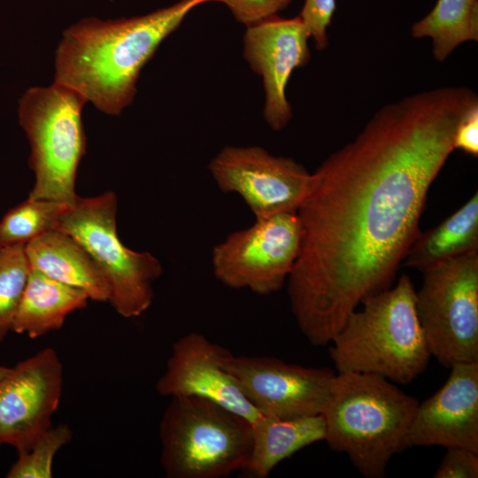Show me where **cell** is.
I'll return each mask as SVG.
<instances>
[{
    "label": "cell",
    "mask_w": 478,
    "mask_h": 478,
    "mask_svg": "<svg viewBox=\"0 0 478 478\" xmlns=\"http://www.w3.org/2000/svg\"><path fill=\"white\" fill-rule=\"evenodd\" d=\"M476 105L466 87L387 104L312 173L287 280L291 312L311 344L330 343L358 305L391 287L456 128Z\"/></svg>",
    "instance_id": "1"
},
{
    "label": "cell",
    "mask_w": 478,
    "mask_h": 478,
    "mask_svg": "<svg viewBox=\"0 0 478 478\" xmlns=\"http://www.w3.org/2000/svg\"><path fill=\"white\" fill-rule=\"evenodd\" d=\"M216 0H181L150 13L117 19L83 18L63 33L54 81L99 111L119 115L136 93L141 70L159 44L196 7Z\"/></svg>",
    "instance_id": "2"
},
{
    "label": "cell",
    "mask_w": 478,
    "mask_h": 478,
    "mask_svg": "<svg viewBox=\"0 0 478 478\" xmlns=\"http://www.w3.org/2000/svg\"><path fill=\"white\" fill-rule=\"evenodd\" d=\"M419 401L396 383L372 374L335 376L322 412L329 448L348 456L366 478H382L392 457L408 448Z\"/></svg>",
    "instance_id": "3"
},
{
    "label": "cell",
    "mask_w": 478,
    "mask_h": 478,
    "mask_svg": "<svg viewBox=\"0 0 478 478\" xmlns=\"http://www.w3.org/2000/svg\"><path fill=\"white\" fill-rule=\"evenodd\" d=\"M415 288L402 274L351 312L331 341L337 373L355 372L408 384L428 367L431 354L415 309Z\"/></svg>",
    "instance_id": "4"
},
{
    "label": "cell",
    "mask_w": 478,
    "mask_h": 478,
    "mask_svg": "<svg viewBox=\"0 0 478 478\" xmlns=\"http://www.w3.org/2000/svg\"><path fill=\"white\" fill-rule=\"evenodd\" d=\"M161 465L168 478H224L250 461L251 422L212 401L173 397L160 425Z\"/></svg>",
    "instance_id": "5"
},
{
    "label": "cell",
    "mask_w": 478,
    "mask_h": 478,
    "mask_svg": "<svg viewBox=\"0 0 478 478\" xmlns=\"http://www.w3.org/2000/svg\"><path fill=\"white\" fill-rule=\"evenodd\" d=\"M87 100L53 82L28 89L19 101V121L30 144L29 166L35 181L32 199L73 204L76 173L86 150L81 112Z\"/></svg>",
    "instance_id": "6"
},
{
    "label": "cell",
    "mask_w": 478,
    "mask_h": 478,
    "mask_svg": "<svg viewBox=\"0 0 478 478\" xmlns=\"http://www.w3.org/2000/svg\"><path fill=\"white\" fill-rule=\"evenodd\" d=\"M118 199L112 191L81 197L62 213L57 229L75 239L96 260L111 285L109 303L124 318L142 315L152 304L153 282L163 267L150 252L126 247L117 233Z\"/></svg>",
    "instance_id": "7"
},
{
    "label": "cell",
    "mask_w": 478,
    "mask_h": 478,
    "mask_svg": "<svg viewBox=\"0 0 478 478\" xmlns=\"http://www.w3.org/2000/svg\"><path fill=\"white\" fill-rule=\"evenodd\" d=\"M422 273L415 309L431 357L447 368L478 361V251Z\"/></svg>",
    "instance_id": "8"
},
{
    "label": "cell",
    "mask_w": 478,
    "mask_h": 478,
    "mask_svg": "<svg viewBox=\"0 0 478 478\" xmlns=\"http://www.w3.org/2000/svg\"><path fill=\"white\" fill-rule=\"evenodd\" d=\"M301 242L302 227L297 212L255 219L251 226L230 233L213 247V274L230 289L271 295L287 281Z\"/></svg>",
    "instance_id": "9"
},
{
    "label": "cell",
    "mask_w": 478,
    "mask_h": 478,
    "mask_svg": "<svg viewBox=\"0 0 478 478\" xmlns=\"http://www.w3.org/2000/svg\"><path fill=\"white\" fill-rule=\"evenodd\" d=\"M208 169L219 189L238 194L255 219L297 212L312 183L302 165L259 146H225Z\"/></svg>",
    "instance_id": "10"
},
{
    "label": "cell",
    "mask_w": 478,
    "mask_h": 478,
    "mask_svg": "<svg viewBox=\"0 0 478 478\" xmlns=\"http://www.w3.org/2000/svg\"><path fill=\"white\" fill-rule=\"evenodd\" d=\"M223 367L261 415L295 419L322 414L335 374L270 356H235L227 351Z\"/></svg>",
    "instance_id": "11"
},
{
    "label": "cell",
    "mask_w": 478,
    "mask_h": 478,
    "mask_svg": "<svg viewBox=\"0 0 478 478\" xmlns=\"http://www.w3.org/2000/svg\"><path fill=\"white\" fill-rule=\"evenodd\" d=\"M63 388V365L52 348L11 367L0 381V443L27 451L53 425Z\"/></svg>",
    "instance_id": "12"
},
{
    "label": "cell",
    "mask_w": 478,
    "mask_h": 478,
    "mask_svg": "<svg viewBox=\"0 0 478 478\" xmlns=\"http://www.w3.org/2000/svg\"><path fill=\"white\" fill-rule=\"evenodd\" d=\"M309 32L298 16L269 17L247 27L243 55L251 69L263 78L264 118L274 131L284 128L292 117L286 86L292 72L310 60Z\"/></svg>",
    "instance_id": "13"
},
{
    "label": "cell",
    "mask_w": 478,
    "mask_h": 478,
    "mask_svg": "<svg viewBox=\"0 0 478 478\" xmlns=\"http://www.w3.org/2000/svg\"><path fill=\"white\" fill-rule=\"evenodd\" d=\"M227 350L204 335L188 333L177 339L156 384L163 397H197L219 404L249 420L260 415L235 378L222 366Z\"/></svg>",
    "instance_id": "14"
},
{
    "label": "cell",
    "mask_w": 478,
    "mask_h": 478,
    "mask_svg": "<svg viewBox=\"0 0 478 478\" xmlns=\"http://www.w3.org/2000/svg\"><path fill=\"white\" fill-rule=\"evenodd\" d=\"M445 383L419 403L408 447L443 446L478 452V361L451 365Z\"/></svg>",
    "instance_id": "15"
},
{
    "label": "cell",
    "mask_w": 478,
    "mask_h": 478,
    "mask_svg": "<svg viewBox=\"0 0 478 478\" xmlns=\"http://www.w3.org/2000/svg\"><path fill=\"white\" fill-rule=\"evenodd\" d=\"M30 269L85 291L89 299L109 302V280L91 255L72 236L50 231L25 245Z\"/></svg>",
    "instance_id": "16"
},
{
    "label": "cell",
    "mask_w": 478,
    "mask_h": 478,
    "mask_svg": "<svg viewBox=\"0 0 478 478\" xmlns=\"http://www.w3.org/2000/svg\"><path fill=\"white\" fill-rule=\"evenodd\" d=\"M89 299L85 291L30 269L12 331L34 339L59 329Z\"/></svg>",
    "instance_id": "17"
},
{
    "label": "cell",
    "mask_w": 478,
    "mask_h": 478,
    "mask_svg": "<svg viewBox=\"0 0 478 478\" xmlns=\"http://www.w3.org/2000/svg\"><path fill=\"white\" fill-rule=\"evenodd\" d=\"M251 425L252 451L243 473L254 478H266L280 462L325 438L321 414L295 419L260 414Z\"/></svg>",
    "instance_id": "18"
},
{
    "label": "cell",
    "mask_w": 478,
    "mask_h": 478,
    "mask_svg": "<svg viewBox=\"0 0 478 478\" xmlns=\"http://www.w3.org/2000/svg\"><path fill=\"white\" fill-rule=\"evenodd\" d=\"M478 251V194L436 227L418 234L403 262L421 272L470 251Z\"/></svg>",
    "instance_id": "19"
},
{
    "label": "cell",
    "mask_w": 478,
    "mask_h": 478,
    "mask_svg": "<svg viewBox=\"0 0 478 478\" xmlns=\"http://www.w3.org/2000/svg\"><path fill=\"white\" fill-rule=\"evenodd\" d=\"M414 38L430 37L436 60L443 62L461 43L478 41V0H437L411 28Z\"/></svg>",
    "instance_id": "20"
},
{
    "label": "cell",
    "mask_w": 478,
    "mask_h": 478,
    "mask_svg": "<svg viewBox=\"0 0 478 478\" xmlns=\"http://www.w3.org/2000/svg\"><path fill=\"white\" fill-rule=\"evenodd\" d=\"M69 204L47 199L27 200L11 208L0 221V247L26 245L57 229Z\"/></svg>",
    "instance_id": "21"
},
{
    "label": "cell",
    "mask_w": 478,
    "mask_h": 478,
    "mask_svg": "<svg viewBox=\"0 0 478 478\" xmlns=\"http://www.w3.org/2000/svg\"><path fill=\"white\" fill-rule=\"evenodd\" d=\"M30 266L24 245L0 250V343L12 331Z\"/></svg>",
    "instance_id": "22"
},
{
    "label": "cell",
    "mask_w": 478,
    "mask_h": 478,
    "mask_svg": "<svg viewBox=\"0 0 478 478\" xmlns=\"http://www.w3.org/2000/svg\"><path fill=\"white\" fill-rule=\"evenodd\" d=\"M67 424L51 427L44 432L27 451L19 453L10 467L8 478H50L53 459L58 451L72 438Z\"/></svg>",
    "instance_id": "23"
},
{
    "label": "cell",
    "mask_w": 478,
    "mask_h": 478,
    "mask_svg": "<svg viewBox=\"0 0 478 478\" xmlns=\"http://www.w3.org/2000/svg\"><path fill=\"white\" fill-rule=\"evenodd\" d=\"M335 11V0H305L299 17L319 50L328 45L327 29Z\"/></svg>",
    "instance_id": "24"
},
{
    "label": "cell",
    "mask_w": 478,
    "mask_h": 478,
    "mask_svg": "<svg viewBox=\"0 0 478 478\" xmlns=\"http://www.w3.org/2000/svg\"><path fill=\"white\" fill-rule=\"evenodd\" d=\"M224 4L237 19L246 27L276 15L292 0H216Z\"/></svg>",
    "instance_id": "25"
},
{
    "label": "cell",
    "mask_w": 478,
    "mask_h": 478,
    "mask_svg": "<svg viewBox=\"0 0 478 478\" xmlns=\"http://www.w3.org/2000/svg\"><path fill=\"white\" fill-rule=\"evenodd\" d=\"M435 478H477L478 452L465 448H447Z\"/></svg>",
    "instance_id": "26"
},
{
    "label": "cell",
    "mask_w": 478,
    "mask_h": 478,
    "mask_svg": "<svg viewBox=\"0 0 478 478\" xmlns=\"http://www.w3.org/2000/svg\"><path fill=\"white\" fill-rule=\"evenodd\" d=\"M453 146L472 156L478 155V105L471 109L459 123Z\"/></svg>",
    "instance_id": "27"
},
{
    "label": "cell",
    "mask_w": 478,
    "mask_h": 478,
    "mask_svg": "<svg viewBox=\"0 0 478 478\" xmlns=\"http://www.w3.org/2000/svg\"><path fill=\"white\" fill-rule=\"evenodd\" d=\"M11 367L0 366V381L6 375Z\"/></svg>",
    "instance_id": "28"
},
{
    "label": "cell",
    "mask_w": 478,
    "mask_h": 478,
    "mask_svg": "<svg viewBox=\"0 0 478 478\" xmlns=\"http://www.w3.org/2000/svg\"><path fill=\"white\" fill-rule=\"evenodd\" d=\"M0 250H1V247H0Z\"/></svg>",
    "instance_id": "29"
},
{
    "label": "cell",
    "mask_w": 478,
    "mask_h": 478,
    "mask_svg": "<svg viewBox=\"0 0 478 478\" xmlns=\"http://www.w3.org/2000/svg\"><path fill=\"white\" fill-rule=\"evenodd\" d=\"M0 445H1V443H0Z\"/></svg>",
    "instance_id": "30"
}]
</instances>
